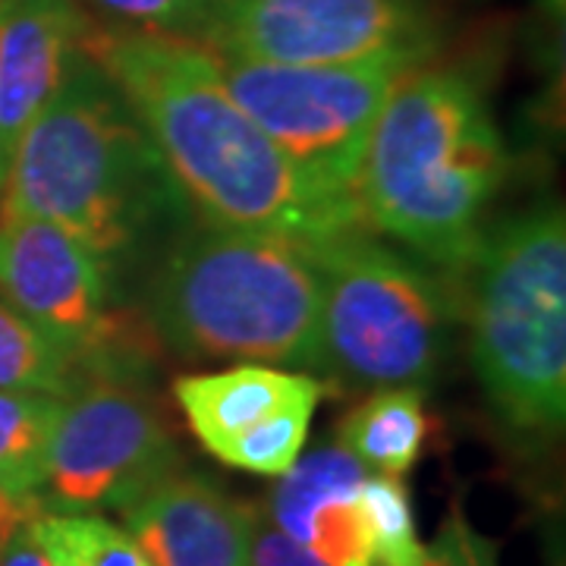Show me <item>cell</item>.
Segmentation results:
<instances>
[{
  "instance_id": "cell-22",
  "label": "cell",
  "mask_w": 566,
  "mask_h": 566,
  "mask_svg": "<svg viewBox=\"0 0 566 566\" xmlns=\"http://www.w3.org/2000/svg\"><path fill=\"white\" fill-rule=\"evenodd\" d=\"M245 566H327L318 560L305 545L290 538L283 528L271 523L262 504L252 510V528H249V560Z\"/></svg>"
},
{
  "instance_id": "cell-8",
  "label": "cell",
  "mask_w": 566,
  "mask_h": 566,
  "mask_svg": "<svg viewBox=\"0 0 566 566\" xmlns=\"http://www.w3.org/2000/svg\"><path fill=\"white\" fill-rule=\"evenodd\" d=\"M199 44L286 66L422 63L431 29L422 0H214Z\"/></svg>"
},
{
  "instance_id": "cell-16",
  "label": "cell",
  "mask_w": 566,
  "mask_h": 566,
  "mask_svg": "<svg viewBox=\"0 0 566 566\" xmlns=\"http://www.w3.org/2000/svg\"><path fill=\"white\" fill-rule=\"evenodd\" d=\"M428 441L422 387H385L346 412L337 424V447L375 475L400 479L422 457Z\"/></svg>"
},
{
  "instance_id": "cell-10",
  "label": "cell",
  "mask_w": 566,
  "mask_h": 566,
  "mask_svg": "<svg viewBox=\"0 0 566 566\" xmlns=\"http://www.w3.org/2000/svg\"><path fill=\"white\" fill-rule=\"evenodd\" d=\"M0 300L92 365L114 346L104 259L63 227L0 211Z\"/></svg>"
},
{
  "instance_id": "cell-1",
  "label": "cell",
  "mask_w": 566,
  "mask_h": 566,
  "mask_svg": "<svg viewBox=\"0 0 566 566\" xmlns=\"http://www.w3.org/2000/svg\"><path fill=\"white\" fill-rule=\"evenodd\" d=\"M82 51L114 82L202 223L303 245L368 233L353 205L324 196L249 120L205 44L129 25H88Z\"/></svg>"
},
{
  "instance_id": "cell-3",
  "label": "cell",
  "mask_w": 566,
  "mask_h": 566,
  "mask_svg": "<svg viewBox=\"0 0 566 566\" xmlns=\"http://www.w3.org/2000/svg\"><path fill=\"white\" fill-rule=\"evenodd\" d=\"M170 199L174 182L155 145L80 48L22 133L0 186V211L57 223L107 259L136 243Z\"/></svg>"
},
{
  "instance_id": "cell-13",
  "label": "cell",
  "mask_w": 566,
  "mask_h": 566,
  "mask_svg": "<svg viewBox=\"0 0 566 566\" xmlns=\"http://www.w3.org/2000/svg\"><path fill=\"white\" fill-rule=\"evenodd\" d=\"M368 475L344 447H318L277 475L264 513L327 566H371L359 485Z\"/></svg>"
},
{
  "instance_id": "cell-17",
  "label": "cell",
  "mask_w": 566,
  "mask_h": 566,
  "mask_svg": "<svg viewBox=\"0 0 566 566\" xmlns=\"http://www.w3.org/2000/svg\"><path fill=\"white\" fill-rule=\"evenodd\" d=\"M92 381L88 368L41 327L0 300V390L70 400Z\"/></svg>"
},
{
  "instance_id": "cell-9",
  "label": "cell",
  "mask_w": 566,
  "mask_h": 566,
  "mask_svg": "<svg viewBox=\"0 0 566 566\" xmlns=\"http://www.w3.org/2000/svg\"><path fill=\"white\" fill-rule=\"evenodd\" d=\"M180 447L148 394L88 381L63 400L48 450L41 506L61 513L126 510L177 472Z\"/></svg>"
},
{
  "instance_id": "cell-12",
  "label": "cell",
  "mask_w": 566,
  "mask_h": 566,
  "mask_svg": "<svg viewBox=\"0 0 566 566\" xmlns=\"http://www.w3.org/2000/svg\"><path fill=\"white\" fill-rule=\"evenodd\" d=\"M85 32L76 0H0V186L25 126L57 92Z\"/></svg>"
},
{
  "instance_id": "cell-20",
  "label": "cell",
  "mask_w": 566,
  "mask_h": 566,
  "mask_svg": "<svg viewBox=\"0 0 566 566\" xmlns=\"http://www.w3.org/2000/svg\"><path fill=\"white\" fill-rule=\"evenodd\" d=\"M98 10L123 20L129 29L161 32L202 41L214 0H92Z\"/></svg>"
},
{
  "instance_id": "cell-2",
  "label": "cell",
  "mask_w": 566,
  "mask_h": 566,
  "mask_svg": "<svg viewBox=\"0 0 566 566\" xmlns=\"http://www.w3.org/2000/svg\"><path fill=\"white\" fill-rule=\"evenodd\" d=\"M504 174V139L479 88L453 70L419 63L394 82L375 120L356 202L368 230L465 268Z\"/></svg>"
},
{
  "instance_id": "cell-18",
  "label": "cell",
  "mask_w": 566,
  "mask_h": 566,
  "mask_svg": "<svg viewBox=\"0 0 566 566\" xmlns=\"http://www.w3.org/2000/svg\"><path fill=\"white\" fill-rule=\"evenodd\" d=\"M29 528L51 566H151L133 535L102 513L39 510Z\"/></svg>"
},
{
  "instance_id": "cell-23",
  "label": "cell",
  "mask_w": 566,
  "mask_h": 566,
  "mask_svg": "<svg viewBox=\"0 0 566 566\" xmlns=\"http://www.w3.org/2000/svg\"><path fill=\"white\" fill-rule=\"evenodd\" d=\"M29 520L0 532V566H51L29 528Z\"/></svg>"
},
{
  "instance_id": "cell-6",
  "label": "cell",
  "mask_w": 566,
  "mask_h": 566,
  "mask_svg": "<svg viewBox=\"0 0 566 566\" xmlns=\"http://www.w3.org/2000/svg\"><path fill=\"white\" fill-rule=\"evenodd\" d=\"M322 283L324 368L363 387H422L447 337L441 286L368 233L312 245Z\"/></svg>"
},
{
  "instance_id": "cell-7",
  "label": "cell",
  "mask_w": 566,
  "mask_h": 566,
  "mask_svg": "<svg viewBox=\"0 0 566 566\" xmlns=\"http://www.w3.org/2000/svg\"><path fill=\"white\" fill-rule=\"evenodd\" d=\"M214 57L227 82V92L249 114V120L324 196L353 205L359 211L356 186L375 120L394 82L419 63L368 61L337 66H286L221 54Z\"/></svg>"
},
{
  "instance_id": "cell-19",
  "label": "cell",
  "mask_w": 566,
  "mask_h": 566,
  "mask_svg": "<svg viewBox=\"0 0 566 566\" xmlns=\"http://www.w3.org/2000/svg\"><path fill=\"white\" fill-rule=\"evenodd\" d=\"M371 566H422L424 545L416 532L409 494L394 475H365L359 485Z\"/></svg>"
},
{
  "instance_id": "cell-11",
  "label": "cell",
  "mask_w": 566,
  "mask_h": 566,
  "mask_svg": "<svg viewBox=\"0 0 566 566\" xmlns=\"http://www.w3.org/2000/svg\"><path fill=\"white\" fill-rule=\"evenodd\" d=\"M252 510L211 479L177 469L126 506L123 520L151 566H245Z\"/></svg>"
},
{
  "instance_id": "cell-14",
  "label": "cell",
  "mask_w": 566,
  "mask_h": 566,
  "mask_svg": "<svg viewBox=\"0 0 566 566\" xmlns=\"http://www.w3.org/2000/svg\"><path fill=\"white\" fill-rule=\"evenodd\" d=\"M324 390L327 387L305 371H283L262 363L182 375L174 381V397L192 434L221 463L286 409L322 403Z\"/></svg>"
},
{
  "instance_id": "cell-21",
  "label": "cell",
  "mask_w": 566,
  "mask_h": 566,
  "mask_svg": "<svg viewBox=\"0 0 566 566\" xmlns=\"http://www.w3.org/2000/svg\"><path fill=\"white\" fill-rule=\"evenodd\" d=\"M422 566H501L497 547L465 523L460 510H450L447 520L424 547Z\"/></svg>"
},
{
  "instance_id": "cell-4",
  "label": "cell",
  "mask_w": 566,
  "mask_h": 566,
  "mask_svg": "<svg viewBox=\"0 0 566 566\" xmlns=\"http://www.w3.org/2000/svg\"><path fill=\"white\" fill-rule=\"evenodd\" d=\"M151 312L192 356L324 368L312 245L205 223L164 259Z\"/></svg>"
},
{
  "instance_id": "cell-5",
  "label": "cell",
  "mask_w": 566,
  "mask_h": 566,
  "mask_svg": "<svg viewBox=\"0 0 566 566\" xmlns=\"http://www.w3.org/2000/svg\"><path fill=\"white\" fill-rule=\"evenodd\" d=\"M472 290V353L497 416L523 434L566 419V221L542 208L482 240Z\"/></svg>"
},
{
  "instance_id": "cell-15",
  "label": "cell",
  "mask_w": 566,
  "mask_h": 566,
  "mask_svg": "<svg viewBox=\"0 0 566 566\" xmlns=\"http://www.w3.org/2000/svg\"><path fill=\"white\" fill-rule=\"evenodd\" d=\"M63 400L0 390V532L35 516Z\"/></svg>"
}]
</instances>
